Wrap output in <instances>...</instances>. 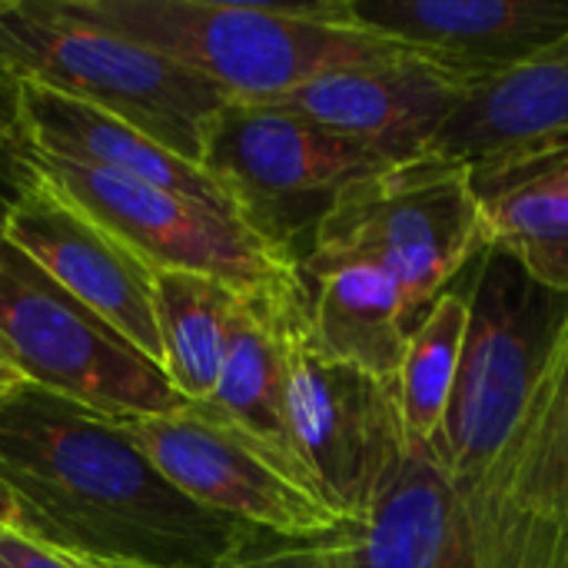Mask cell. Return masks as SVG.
<instances>
[{
	"label": "cell",
	"instance_id": "obj_11",
	"mask_svg": "<svg viewBox=\"0 0 568 568\" xmlns=\"http://www.w3.org/2000/svg\"><path fill=\"white\" fill-rule=\"evenodd\" d=\"M466 509L476 568H568V300L529 403Z\"/></svg>",
	"mask_w": 568,
	"mask_h": 568
},
{
	"label": "cell",
	"instance_id": "obj_22",
	"mask_svg": "<svg viewBox=\"0 0 568 568\" xmlns=\"http://www.w3.org/2000/svg\"><path fill=\"white\" fill-rule=\"evenodd\" d=\"M469 316H473L469 283L463 290L449 286L409 336L396 376V393H399L406 433L416 443H433V436L446 419L463 349H466Z\"/></svg>",
	"mask_w": 568,
	"mask_h": 568
},
{
	"label": "cell",
	"instance_id": "obj_6",
	"mask_svg": "<svg viewBox=\"0 0 568 568\" xmlns=\"http://www.w3.org/2000/svg\"><path fill=\"white\" fill-rule=\"evenodd\" d=\"M393 163L270 100H230L206 140L203 170L233 213L303 260L320 220L356 183Z\"/></svg>",
	"mask_w": 568,
	"mask_h": 568
},
{
	"label": "cell",
	"instance_id": "obj_12",
	"mask_svg": "<svg viewBox=\"0 0 568 568\" xmlns=\"http://www.w3.org/2000/svg\"><path fill=\"white\" fill-rule=\"evenodd\" d=\"M3 236L163 369L156 270L50 176L13 210Z\"/></svg>",
	"mask_w": 568,
	"mask_h": 568
},
{
	"label": "cell",
	"instance_id": "obj_16",
	"mask_svg": "<svg viewBox=\"0 0 568 568\" xmlns=\"http://www.w3.org/2000/svg\"><path fill=\"white\" fill-rule=\"evenodd\" d=\"M466 166L486 246L519 263L542 290L568 296V143L523 146Z\"/></svg>",
	"mask_w": 568,
	"mask_h": 568
},
{
	"label": "cell",
	"instance_id": "obj_25",
	"mask_svg": "<svg viewBox=\"0 0 568 568\" xmlns=\"http://www.w3.org/2000/svg\"><path fill=\"white\" fill-rule=\"evenodd\" d=\"M17 110H20V83L0 63V113H17Z\"/></svg>",
	"mask_w": 568,
	"mask_h": 568
},
{
	"label": "cell",
	"instance_id": "obj_24",
	"mask_svg": "<svg viewBox=\"0 0 568 568\" xmlns=\"http://www.w3.org/2000/svg\"><path fill=\"white\" fill-rule=\"evenodd\" d=\"M47 180V170L40 163V153L30 146L20 110L0 113V233L7 230V220L13 210Z\"/></svg>",
	"mask_w": 568,
	"mask_h": 568
},
{
	"label": "cell",
	"instance_id": "obj_15",
	"mask_svg": "<svg viewBox=\"0 0 568 568\" xmlns=\"http://www.w3.org/2000/svg\"><path fill=\"white\" fill-rule=\"evenodd\" d=\"M336 549L339 568H476L469 509L416 439L373 513L336 532Z\"/></svg>",
	"mask_w": 568,
	"mask_h": 568
},
{
	"label": "cell",
	"instance_id": "obj_19",
	"mask_svg": "<svg viewBox=\"0 0 568 568\" xmlns=\"http://www.w3.org/2000/svg\"><path fill=\"white\" fill-rule=\"evenodd\" d=\"M310 286V339L343 366L396 383L416 320L399 283L369 263L303 273Z\"/></svg>",
	"mask_w": 568,
	"mask_h": 568
},
{
	"label": "cell",
	"instance_id": "obj_27",
	"mask_svg": "<svg viewBox=\"0 0 568 568\" xmlns=\"http://www.w3.org/2000/svg\"><path fill=\"white\" fill-rule=\"evenodd\" d=\"M0 523L3 526H17V509H13V499L7 496L3 486H0Z\"/></svg>",
	"mask_w": 568,
	"mask_h": 568
},
{
	"label": "cell",
	"instance_id": "obj_26",
	"mask_svg": "<svg viewBox=\"0 0 568 568\" xmlns=\"http://www.w3.org/2000/svg\"><path fill=\"white\" fill-rule=\"evenodd\" d=\"M73 568H156L143 566V562H120V559H100V556H83V552H70Z\"/></svg>",
	"mask_w": 568,
	"mask_h": 568
},
{
	"label": "cell",
	"instance_id": "obj_8",
	"mask_svg": "<svg viewBox=\"0 0 568 568\" xmlns=\"http://www.w3.org/2000/svg\"><path fill=\"white\" fill-rule=\"evenodd\" d=\"M283 349L286 423L296 459L343 523H363L413 443L396 383L326 359L310 339V296L286 310Z\"/></svg>",
	"mask_w": 568,
	"mask_h": 568
},
{
	"label": "cell",
	"instance_id": "obj_13",
	"mask_svg": "<svg viewBox=\"0 0 568 568\" xmlns=\"http://www.w3.org/2000/svg\"><path fill=\"white\" fill-rule=\"evenodd\" d=\"M346 10L466 90L532 63L568 33V0H346Z\"/></svg>",
	"mask_w": 568,
	"mask_h": 568
},
{
	"label": "cell",
	"instance_id": "obj_20",
	"mask_svg": "<svg viewBox=\"0 0 568 568\" xmlns=\"http://www.w3.org/2000/svg\"><path fill=\"white\" fill-rule=\"evenodd\" d=\"M310 286H293L280 293L243 296L226 363L206 406L213 416L226 419L240 433L253 436L280 459L306 469L296 459L290 423H286V349H283V316L293 303L306 300ZM310 479V476H306ZM320 493V489H316Z\"/></svg>",
	"mask_w": 568,
	"mask_h": 568
},
{
	"label": "cell",
	"instance_id": "obj_21",
	"mask_svg": "<svg viewBox=\"0 0 568 568\" xmlns=\"http://www.w3.org/2000/svg\"><path fill=\"white\" fill-rule=\"evenodd\" d=\"M243 293L200 276L156 270V323L163 343V373L186 406L213 396Z\"/></svg>",
	"mask_w": 568,
	"mask_h": 568
},
{
	"label": "cell",
	"instance_id": "obj_14",
	"mask_svg": "<svg viewBox=\"0 0 568 568\" xmlns=\"http://www.w3.org/2000/svg\"><path fill=\"white\" fill-rule=\"evenodd\" d=\"M463 97L459 80L413 53H399L383 63L323 73L270 103L403 166L433 156Z\"/></svg>",
	"mask_w": 568,
	"mask_h": 568
},
{
	"label": "cell",
	"instance_id": "obj_9",
	"mask_svg": "<svg viewBox=\"0 0 568 568\" xmlns=\"http://www.w3.org/2000/svg\"><path fill=\"white\" fill-rule=\"evenodd\" d=\"M47 176L90 216L113 230L153 270L200 273L243 296L303 286L300 260L253 233L243 220L183 193L40 156Z\"/></svg>",
	"mask_w": 568,
	"mask_h": 568
},
{
	"label": "cell",
	"instance_id": "obj_10",
	"mask_svg": "<svg viewBox=\"0 0 568 568\" xmlns=\"http://www.w3.org/2000/svg\"><path fill=\"white\" fill-rule=\"evenodd\" d=\"M123 429L173 489L216 516L286 539H320L346 526L296 466L206 406L126 416Z\"/></svg>",
	"mask_w": 568,
	"mask_h": 568
},
{
	"label": "cell",
	"instance_id": "obj_23",
	"mask_svg": "<svg viewBox=\"0 0 568 568\" xmlns=\"http://www.w3.org/2000/svg\"><path fill=\"white\" fill-rule=\"evenodd\" d=\"M336 532L320 539H286L246 529L210 568H339Z\"/></svg>",
	"mask_w": 568,
	"mask_h": 568
},
{
	"label": "cell",
	"instance_id": "obj_4",
	"mask_svg": "<svg viewBox=\"0 0 568 568\" xmlns=\"http://www.w3.org/2000/svg\"><path fill=\"white\" fill-rule=\"evenodd\" d=\"M483 253L489 246L469 166L426 156L349 186L320 220L300 270L369 263L399 283L419 323Z\"/></svg>",
	"mask_w": 568,
	"mask_h": 568
},
{
	"label": "cell",
	"instance_id": "obj_3",
	"mask_svg": "<svg viewBox=\"0 0 568 568\" xmlns=\"http://www.w3.org/2000/svg\"><path fill=\"white\" fill-rule=\"evenodd\" d=\"M0 63L17 83L106 110L196 166L220 110L233 100L150 47L57 13L50 0H0Z\"/></svg>",
	"mask_w": 568,
	"mask_h": 568
},
{
	"label": "cell",
	"instance_id": "obj_28",
	"mask_svg": "<svg viewBox=\"0 0 568 568\" xmlns=\"http://www.w3.org/2000/svg\"><path fill=\"white\" fill-rule=\"evenodd\" d=\"M20 383H23V379H20V376H17V373H13L10 366H3V363H0V396H3L7 389L20 386Z\"/></svg>",
	"mask_w": 568,
	"mask_h": 568
},
{
	"label": "cell",
	"instance_id": "obj_2",
	"mask_svg": "<svg viewBox=\"0 0 568 568\" xmlns=\"http://www.w3.org/2000/svg\"><path fill=\"white\" fill-rule=\"evenodd\" d=\"M50 7L183 63L233 100H276L323 73L406 53L366 33L346 0H50Z\"/></svg>",
	"mask_w": 568,
	"mask_h": 568
},
{
	"label": "cell",
	"instance_id": "obj_7",
	"mask_svg": "<svg viewBox=\"0 0 568 568\" xmlns=\"http://www.w3.org/2000/svg\"><path fill=\"white\" fill-rule=\"evenodd\" d=\"M0 363L23 383L106 416H163L186 406L166 373L113 333L0 233Z\"/></svg>",
	"mask_w": 568,
	"mask_h": 568
},
{
	"label": "cell",
	"instance_id": "obj_17",
	"mask_svg": "<svg viewBox=\"0 0 568 568\" xmlns=\"http://www.w3.org/2000/svg\"><path fill=\"white\" fill-rule=\"evenodd\" d=\"M20 123L40 156L123 173L233 213L226 193L203 166L170 153L166 146H160L156 140L106 110H97L37 83H20Z\"/></svg>",
	"mask_w": 568,
	"mask_h": 568
},
{
	"label": "cell",
	"instance_id": "obj_5",
	"mask_svg": "<svg viewBox=\"0 0 568 568\" xmlns=\"http://www.w3.org/2000/svg\"><path fill=\"white\" fill-rule=\"evenodd\" d=\"M566 300L493 250L469 276L473 316L459 376L446 419L426 443L466 506L499 463L529 403Z\"/></svg>",
	"mask_w": 568,
	"mask_h": 568
},
{
	"label": "cell",
	"instance_id": "obj_1",
	"mask_svg": "<svg viewBox=\"0 0 568 568\" xmlns=\"http://www.w3.org/2000/svg\"><path fill=\"white\" fill-rule=\"evenodd\" d=\"M0 486L13 529L100 559L210 568L250 529L173 489L123 419L33 383L0 396Z\"/></svg>",
	"mask_w": 568,
	"mask_h": 568
},
{
	"label": "cell",
	"instance_id": "obj_18",
	"mask_svg": "<svg viewBox=\"0 0 568 568\" xmlns=\"http://www.w3.org/2000/svg\"><path fill=\"white\" fill-rule=\"evenodd\" d=\"M542 143H568V33L532 63L466 90L433 156L483 163Z\"/></svg>",
	"mask_w": 568,
	"mask_h": 568
}]
</instances>
